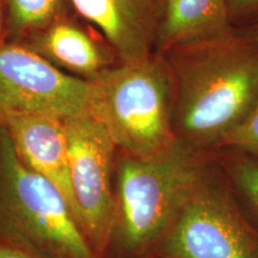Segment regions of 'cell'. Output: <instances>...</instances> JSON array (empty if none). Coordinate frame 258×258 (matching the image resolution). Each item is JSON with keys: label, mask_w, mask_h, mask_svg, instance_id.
I'll list each match as a JSON object with an SVG mask.
<instances>
[{"label": "cell", "mask_w": 258, "mask_h": 258, "mask_svg": "<svg viewBox=\"0 0 258 258\" xmlns=\"http://www.w3.org/2000/svg\"><path fill=\"white\" fill-rule=\"evenodd\" d=\"M0 241L38 258H98L62 192L19 158L2 124Z\"/></svg>", "instance_id": "277c9868"}, {"label": "cell", "mask_w": 258, "mask_h": 258, "mask_svg": "<svg viewBox=\"0 0 258 258\" xmlns=\"http://www.w3.org/2000/svg\"><path fill=\"white\" fill-rule=\"evenodd\" d=\"M0 258H38L27 251L0 241Z\"/></svg>", "instance_id": "2e32d148"}, {"label": "cell", "mask_w": 258, "mask_h": 258, "mask_svg": "<svg viewBox=\"0 0 258 258\" xmlns=\"http://www.w3.org/2000/svg\"><path fill=\"white\" fill-rule=\"evenodd\" d=\"M153 258H258V227L235 200L214 158Z\"/></svg>", "instance_id": "5b68a950"}, {"label": "cell", "mask_w": 258, "mask_h": 258, "mask_svg": "<svg viewBox=\"0 0 258 258\" xmlns=\"http://www.w3.org/2000/svg\"><path fill=\"white\" fill-rule=\"evenodd\" d=\"M235 30L258 24V0H226Z\"/></svg>", "instance_id": "9a60e30c"}, {"label": "cell", "mask_w": 258, "mask_h": 258, "mask_svg": "<svg viewBox=\"0 0 258 258\" xmlns=\"http://www.w3.org/2000/svg\"><path fill=\"white\" fill-rule=\"evenodd\" d=\"M64 127L79 222L99 257L114 234L116 199L111 171L118 150L105 125L91 112L64 118Z\"/></svg>", "instance_id": "8992f818"}, {"label": "cell", "mask_w": 258, "mask_h": 258, "mask_svg": "<svg viewBox=\"0 0 258 258\" xmlns=\"http://www.w3.org/2000/svg\"><path fill=\"white\" fill-rule=\"evenodd\" d=\"M90 112L122 154L152 158L177 144L173 129L175 85L164 55L118 62L92 80Z\"/></svg>", "instance_id": "3957f363"}, {"label": "cell", "mask_w": 258, "mask_h": 258, "mask_svg": "<svg viewBox=\"0 0 258 258\" xmlns=\"http://www.w3.org/2000/svg\"><path fill=\"white\" fill-rule=\"evenodd\" d=\"M5 43L4 36V11H3V0H0V46Z\"/></svg>", "instance_id": "ac0fdd59"}, {"label": "cell", "mask_w": 258, "mask_h": 258, "mask_svg": "<svg viewBox=\"0 0 258 258\" xmlns=\"http://www.w3.org/2000/svg\"><path fill=\"white\" fill-rule=\"evenodd\" d=\"M213 153L178 143L161 156L122 154L117 166L112 237L125 252L153 258L180 212L201 184Z\"/></svg>", "instance_id": "7a4b0ae2"}, {"label": "cell", "mask_w": 258, "mask_h": 258, "mask_svg": "<svg viewBox=\"0 0 258 258\" xmlns=\"http://www.w3.org/2000/svg\"><path fill=\"white\" fill-rule=\"evenodd\" d=\"M73 9L69 0H3L4 36L8 43H22Z\"/></svg>", "instance_id": "7c38bea8"}, {"label": "cell", "mask_w": 258, "mask_h": 258, "mask_svg": "<svg viewBox=\"0 0 258 258\" xmlns=\"http://www.w3.org/2000/svg\"><path fill=\"white\" fill-rule=\"evenodd\" d=\"M221 148H233L258 157V98L246 118L225 139L219 150Z\"/></svg>", "instance_id": "5bb4252c"}, {"label": "cell", "mask_w": 258, "mask_h": 258, "mask_svg": "<svg viewBox=\"0 0 258 258\" xmlns=\"http://www.w3.org/2000/svg\"><path fill=\"white\" fill-rule=\"evenodd\" d=\"M19 44L70 76L92 82L120 62L96 28H86L73 14L63 16Z\"/></svg>", "instance_id": "9c48e42d"}, {"label": "cell", "mask_w": 258, "mask_h": 258, "mask_svg": "<svg viewBox=\"0 0 258 258\" xmlns=\"http://www.w3.org/2000/svg\"><path fill=\"white\" fill-rule=\"evenodd\" d=\"M91 96L89 80L62 72L23 44L0 46V121L16 115L86 114Z\"/></svg>", "instance_id": "52a82bcc"}, {"label": "cell", "mask_w": 258, "mask_h": 258, "mask_svg": "<svg viewBox=\"0 0 258 258\" xmlns=\"http://www.w3.org/2000/svg\"><path fill=\"white\" fill-rule=\"evenodd\" d=\"M213 158L235 200L258 227V157L233 148H221L213 152Z\"/></svg>", "instance_id": "4fadbf2b"}, {"label": "cell", "mask_w": 258, "mask_h": 258, "mask_svg": "<svg viewBox=\"0 0 258 258\" xmlns=\"http://www.w3.org/2000/svg\"><path fill=\"white\" fill-rule=\"evenodd\" d=\"M237 32H239V34L244 35V36L252 38V40L258 41V24L253 25V27H250V28L238 29Z\"/></svg>", "instance_id": "e0dca14e"}, {"label": "cell", "mask_w": 258, "mask_h": 258, "mask_svg": "<svg viewBox=\"0 0 258 258\" xmlns=\"http://www.w3.org/2000/svg\"><path fill=\"white\" fill-rule=\"evenodd\" d=\"M73 11L102 34L120 62L152 55L164 0H69Z\"/></svg>", "instance_id": "ba28073f"}, {"label": "cell", "mask_w": 258, "mask_h": 258, "mask_svg": "<svg viewBox=\"0 0 258 258\" xmlns=\"http://www.w3.org/2000/svg\"><path fill=\"white\" fill-rule=\"evenodd\" d=\"M226 0H164L154 53L233 34Z\"/></svg>", "instance_id": "8fae6325"}, {"label": "cell", "mask_w": 258, "mask_h": 258, "mask_svg": "<svg viewBox=\"0 0 258 258\" xmlns=\"http://www.w3.org/2000/svg\"><path fill=\"white\" fill-rule=\"evenodd\" d=\"M163 55L173 76L177 140L201 152L219 150L258 98V41L235 30Z\"/></svg>", "instance_id": "6da1fadb"}, {"label": "cell", "mask_w": 258, "mask_h": 258, "mask_svg": "<svg viewBox=\"0 0 258 258\" xmlns=\"http://www.w3.org/2000/svg\"><path fill=\"white\" fill-rule=\"evenodd\" d=\"M0 124L8 131L19 158L62 192L79 221L71 185L64 118L42 114L16 115L2 120Z\"/></svg>", "instance_id": "30bf717a"}]
</instances>
